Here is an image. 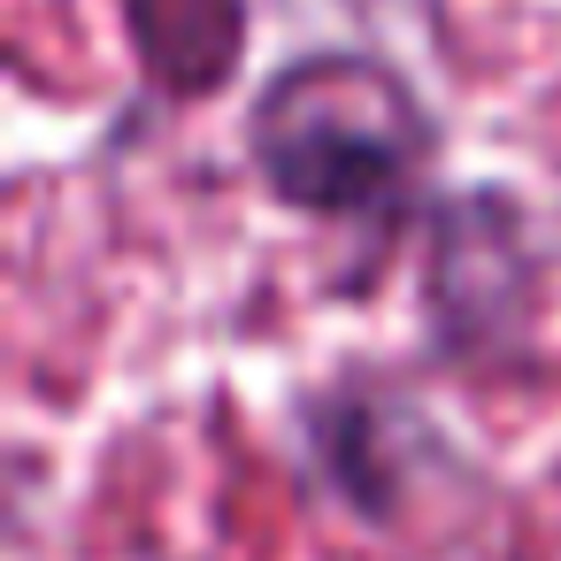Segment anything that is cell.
<instances>
[{"label":"cell","instance_id":"cell-1","mask_svg":"<svg viewBox=\"0 0 561 561\" xmlns=\"http://www.w3.org/2000/svg\"><path fill=\"white\" fill-rule=\"evenodd\" d=\"M247 147L285 208L323 224H400L415 208L438 131L400 70L339 47L285 62L262 85L247 116Z\"/></svg>","mask_w":561,"mask_h":561},{"label":"cell","instance_id":"cell-2","mask_svg":"<svg viewBox=\"0 0 561 561\" xmlns=\"http://www.w3.org/2000/svg\"><path fill=\"white\" fill-rule=\"evenodd\" d=\"M538 300V262L523 247V216L500 193H469L438 208V239H431V316L446 331V346H492L507 331H523Z\"/></svg>","mask_w":561,"mask_h":561},{"label":"cell","instance_id":"cell-3","mask_svg":"<svg viewBox=\"0 0 561 561\" xmlns=\"http://www.w3.org/2000/svg\"><path fill=\"white\" fill-rule=\"evenodd\" d=\"M124 24L162 93H216L247 47L239 0H124Z\"/></svg>","mask_w":561,"mask_h":561}]
</instances>
